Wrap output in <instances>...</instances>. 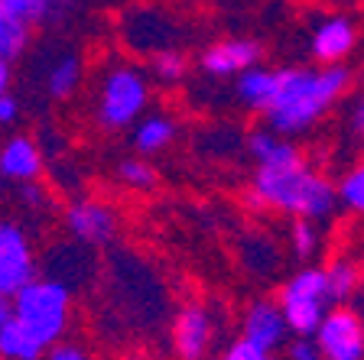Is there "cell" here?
I'll return each instance as SVG.
<instances>
[{
    "label": "cell",
    "mask_w": 364,
    "mask_h": 360,
    "mask_svg": "<svg viewBox=\"0 0 364 360\" xmlns=\"http://www.w3.org/2000/svg\"><path fill=\"white\" fill-rule=\"evenodd\" d=\"M247 202L257 211H277L316 224H326L338 211L332 182L312 169L306 156L283 165H257L247 188Z\"/></svg>",
    "instance_id": "cell-2"
},
{
    "label": "cell",
    "mask_w": 364,
    "mask_h": 360,
    "mask_svg": "<svg viewBox=\"0 0 364 360\" xmlns=\"http://www.w3.org/2000/svg\"><path fill=\"white\" fill-rule=\"evenodd\" d=\"M328 285V302L332 305H351L355 312H361V266L355 256L338 253L322 266Z\"/></svg>",
    "instance_id": "cell-14"
},
{
    "label": "cell",
    "mask_w": 364,
    "mask_h": 360,
    "mask_svg": "<svg viewBox=\"0 0 364 360\" xmlns=\"http://www.w3.org/2000/svg\"><path fill=\"white\" fill-rule=\"evenodd\" d=\"M289 250H293L296 260H316L318 250H322V227L316 221H303L293 218V227H289Z\"/></svg>",
    "instance_id": "cell-23"
},
{
    "label": "cell",
    "mask_w": 364,
    "mask_h": 360,
    "mask_svg": "<svg viewBox=\"0 0 364 360\" xmlns=\"http://www.w3.org/2000/svg\"><path fill=\"white\" fill-rule=\"evenodd\" d=\"M114 175H117V182H121L124 188H134V192H150L159 182L156 165L144 156H130V159H124V163H117Z\"/></svg>",
    "instance_id": "cell-22"
},
{
    "label": "cell",
    "mask_w": 364,
    "mask_h": 360,
    "mask_svg": "<svg viewBox=\"0 0 364 360\" xmlns=\"http://www.w3.org/2000/svg\"><path fill=\"white\" fill-rule=\"evenodd\" d=\"M10 308H14V322L43 347L65 341L72 328V289L65 279L33 276L10 295Z\"/></svg>",
    "instance_id": "cell-3"
},
{
    "label": "cell",
    "mask_w": 364,
    "mask_h": 360,
    "mask_svg": "<svg viewBox=\"0 0 364 360\" xmlns=\"http://www.w3.org/2000/svg\"><path fill=\"white\" fill-rule=\"evenodd\" d=\"M218 341V322L208 305H182L173 318V351L179 360H205Z\"/></svg>",
    "instance_id": "cell-10"
},
{
    "label": "cell",
    "mask_w": 364,
    "mask_h": 360,
    "mask_svg": "<svg viewBox=\"0 0 364 360\" xmlns=\"http://www.w3.org/2000/svg\"><path fill=\"white\" fill-rule=\"evenodd\" d=\"M0 7L7 10L14 20H20L23 26H39V23L53 20L55 10H59V4L55 0H0Z\"/></svg>",
    "instance_id": "cell-25"
},
{
    "label": "cell",
    "mask_w": 364,
    "mask_h": 360,
    "mask_svg": "<svg viewBox=\"0 0 364 360\" xmlns=\"http://www.w3.org/2000/svg\"><path fill=\"white\" fill-rule=\"evenodd\" d=\"M241 338L264 351H280L289 341V328L283 322V312L277 299H254L241 315Z\"/></svg>",
    "instance_id": "cell-12"
},
{
    "label": "cell",
    "mask_w": 364,
    "mask_h": 360,
    "mask_svg": "<svg viewBox=\"0 0 364 360\" xmlns=\"http://www.w3.org/2000/svg\"><path fill=\"white\" fill-rule=\"evenodd\" d=\"M20 101L14 98V94H0V127H10V124H16V120H20Z\"/></svg>",
    "instance_id": "cell-29"
},
{
    "label": "cell",
    "mask_w": 364,
    "mask_h": 360,
    "mask_svg": "<svg viewBox=\"0 0 364 360\" xmlns=\"http://www.w3.org/2000/svg\"><path fill=\"white\" fill-rule=\"evenodd\" d=\"M273 82H277V68L250 65L241 75H235V98L241 101V107L260 114L273 98Z\"/></svg>",
    "instance_id": "cell-17"
},
{
    "label": "cell",
    "mask_w": 364,
    "mask_h": 360,
    "mask_svg": "<svg viewBox=\"0 0 364 360\" xmlns=\"http://www.w3.org/2000/svg\"><path fill=\"white\" fill-rule=\"evenodd\" d=\"M36 276V250L16 221L0 218V293L14 295Z\"/></svg>",
    "instance_id": "cell-7"
},
{
    "label": "cell",
    "mask_w": 364,
    "mask_h": 360,
    "mask_svg": "<svg viewBox=\"0 0 364 360\" xmlns=\"http://www.w3.org/2000/svg\"><path fill=\"white\" fill-rule=\"evenodd\" d=\"M277 305L283 312L289 334H312L322 322V315L328 312V285H326V273L316 263H306L287 283L280 285Z\"/></svg>",
    "instance_id": "cell-5"
},
{
    "label": "cell",
    "mask_w": 364,
    "mask_h": 360,
    "mask_svg": "<svg viewBox=\"0 0 364 360\" xmlns=\"http://www.w3.org/2000/svg\"><path fill=\"white\" fill-rule=\"evenodd\" d=\"M150 107V78L136 65H111L101 75L95 114L105 130H127Z\"/></svg>",
    "instance_id": "cell-4"
},
{
    "label": "cell",
    "mask_w": 364,
    "mask_h": 360,
    "mask_svg": "<svg viewBox=\"0 0 364 360\" xmlns=\"http://www.w3.org/2000/svg\"><path fill=\"white\" fill-rule=\"evenodd\" d=\"M43 360H95L88 354V347L78 344V341H59V344L46 347Z\"/></svg>",
    "instance_id": "cell-28"
},
{
    "label": "cell",
    "mask_w": 364,
    "mask_h": 360,
    "mask_svg": "<svg viewBox=\"0 0 364 360\" xmlns=\"http://www.w3.org/2000/svg\"><path fill=\"white\" fill-rule=\"evenodd\" d=\"M43 354L46 347L33 341L14 318L0 328V360H43Z\"/></svg>",
    "instance_id": "cell-19"
},
{
    "label": "cell",
    "mask_w": 364,
    "mask_h": 360,
    "mask_svg": "<svg viewBox=\"0 0 364 360\" xmlns=\"http://www.w3.org/2000/svg\"><path fill=\"white\" fill-rule=\"evenodd\" d=\"M280 351L287 354V360H322L312 334H289V341L280 347Z\"/></svg>",
    "instance_id": "cell-26"
},
{
    "label": "cell",
    "mask_w": 364,
    "mask_h": 360,
    "mask_svg": "<svg viewBox=\"0 0 364 360\" xmlns=\"http://www.w3.org/2000/svg\"><path fill=\"white\" fill-rule=\"evenodd\" d=\"M348 127H351V133H355V136H361V127H364V111H361V101H351V124H348Z\"/></svg>",
    "instance_id": "cell-30"
},
{
    "label": "cell",
    "mask_w": 364,
    "mask_h": 360,
    "mask_svg": "<svg viewBox=\"0 0 364 360\" xmlns=\"http://www.w3.org/2000/svg\"><path fill=\"white\" fill-rule=\"evenodd\" d=\"M176 133H179V124H176L169 114H144V117L134 124V150L140 156H159L166 153L176 143Z\"/></svg>",
    "instance_id": "cell-15"
},
{
    "label": "cell",
    "mask_w": 364,
    "mask_h": 360,
    "mask_svg": "<svg viewBox=\"0 0 364 360\" xmlns=\"http://www.w3.org/2000/svg\"><path fill=\"white\" fill-rule=\"evenodd\" d=\"M10 78H14V72H10V59L0 55V94H7L10 91Z\"/></svg>",
    "instance_id": "cell-31"
},
{
    "label": "cell",
    "mask_w": 364,
    "mask_h": 360,
    "mask_svg": "<svg viewBox=\"0 0 364 360\" xmlns=\"http://www.w3.org/2000/svg\"><path fill=\"white\" fill-rule=\"evenodd\" d=\"M322 360H364V322L351 305H328L312 331Z\"/></svg>",
    "instance_id": "cell-6"
},
{
    "label": "cell",
    "mask_w": 364,
    "mask_h": 360,
    "mask_svg": "<svg viewBox=\"0 0 364 360\" xmlns=\"http://www.w3.org/2000/svg\"><path fill=\"white\" fill-rule=\"evenodd\" d=\"M244 150H247V156L257 165H283V163H293V159L303 156V150H299L293 140L277 136L267 127L250 130V133L244 136Z\"/></svg>",
    "instance_id": "cell-16"
},
{
    "label": "cell",
    "mask_w": 364,
    "mask_h": 360,
    "mask_svg": "<svg viewBox=\"0 0 364 360\" xmlns=\"http://www.w3.org/2000/svg\"><path fill=\"white\" fill-rule=\"evenodd\" d=\"M46 169L43 150L33 136H10L4 146H0V175L7 182H16V185H26V182H39Z\"/></svg>",
    "instance_id": "cell-13"
},
{
    "label": "cell",
    "mask_w": 364,
    "mask_h": 360,
    "mask_svg": "<svg viewBox=\"0 0 364 360\" xmlns=\"http://www.w3.org/2000/svg\"><path fill=\"white\" fill-rule=\"evenodd\" d=\"M65 231L72 234L75 244L85 247H105L117 237L121 231V218L117 211L111 208L101 198H75V202L65 208Z\"/></svg>",
    "instance_id": "cell-9"
},
{
    "label": "cell",
    "mask_w": 364,
    "mask_h": 360,
    "mask_svg": "<svg viewBox=\"0 0 364 360\" xmlns=\"http://www.w3.org/2000/svg\"><path fill=\"white\" fill-rule=\"evenodd\" d=\"M10 318H14V308H10V295L0 293V328H4Z\"/></svg>",
    "instance_id": "cell-32"
},
{
    "label": "cell",
    "mask_w": 364,
    "mask_h": 360,
    "mask_svg": "<svg viewBox=\"0 0 364 360\" xmlns=\"http://www.w3.org/2000/svg\"><path fill=\"white\" fill-rule=\"evenodd\" d=\"M221 360H273V354L264 351V347H257V344H250V341H244V338H237L225 347Z\"/></svg>",
    "instance_id": "cell-27"
},
{
    "label": "cell",
    "mask_w": 364,
    "mask_h": 360,
    "mask_svg": "<svg viewBox=\"0 0 364 360\" xmlns=\"http://www.w3.org/2000/svg\"><path fill=\"white\" fill-rule=\"evenodd\" d=\"M355 75L348 65H287L277 68L273 98L260 111L264 127L277 136L309 133L318 120H326L341 101L348 98Z\"/></svg>",
    "instance_id": "cell-1"
},
{
    "label": "cell",
    "mask_w": 364,
    "mask_h": 360,
    "mask_svg": "<svg viewBox=\"0 0 364 360\" xmlns=\"http://www.w3.org/2000/svg\"><path fill=\"white\" fill-rule=\"evenodd\" d=\"M260 55H264V49H260L257 39L228 36L212 45H205L202 55H198V68L208 78H235L241 75L244 68L260 65Z\"/></svg>",
    "instance_id": "cell-11"
},
{
    "label": "cell",
    "mask_w": 364,
    "mask_h": 360,
    "mask_svg": "<svg viewBox=\"0 0 364 360\" xmlns=\"http://www.w3.org/2000/svg\"><path fill=\"white\" fill-rule=\"evenodd\" d=\"M30 39H33V30H30V26H23L20 20H14L7 10L0 7V55L14 62L16 55L26 53Z\"/></svg>",
    "instance_id": "cell-24"
},
{
    "label": "cell",
    "mask_w": 364,
    "mask_h": 360,
    "mask_svg": "<svg viewBox=\"0 0 364 360\" xmlns=\"http://www.w3.org/2000/svg\"><path fill=\"white\" fill-rule=\"evenodd\" d=\"M358 53V23L348 13H326L309 30V55L316 65H348Z\"/></svg>",
    "instance_id": "cell-8"
},
{
    "label": "cell",
    "mask_w": 364,
    "mask_h": 360,
    "mask_svg": "<svg viewBox=\"0 0 364 360\" xmlns=\"http://www.w3.org/2000/svg\"><path fill=\"white\" fill-rule=\"evenodd\" d=\"M335 188V204L348 214H361L364 208V169L361 165H351L338 175V182H332Z\"/></svg>",
    "instance_id": "cell-21"
},
{
    "label": "cell",
    "mask_w": 364,
    "mask_h": 360,
    "mask_svg": "<svg viewBox=\"0 0 364 360\" xmlns=\"http://www.w3.org/2000/svg\"><path fill=\"white\" fill-rule=\"evenodd\" d=\"M82 78H85V68H82V59L75 53H65L49 65L46 72V91L53 101H68L82 88Z\"/></svg>",
    "instance_id": "cell-18"
},
{
    "label": "cell",
    "mask_w": 364,
    "mask_h": 360,
    "mask_svg": "<svg viewBox=\"0 0 364 360\" xmlns=\"http://www.w3.org/2000/svg\"><path fill=\"white\" fill-rule=\"evenodd\" d=\"M186 75H189V59L179 53V49H173V45H166V49H156V53H150V82H159L166 84V88H173V84L186 82Z\"/></svg>",
    "instance_id": "cell-20"
}]
</instances>
